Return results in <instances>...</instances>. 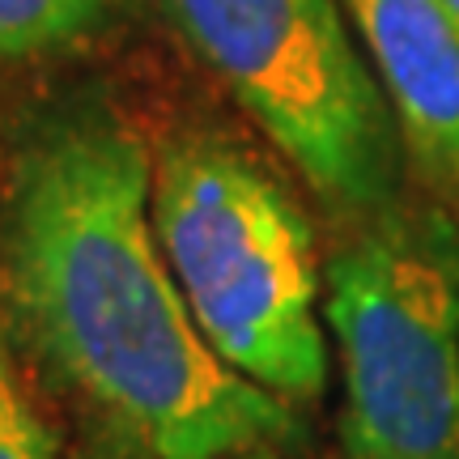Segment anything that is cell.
Masks as SVG:
<instances>
[{"instance_id": "10", "label": "cell", "mask_w": 459, "mask_h": 459, "mask_svg": "<svg viewBox=\"0 0 459 459\" xmlns=\"http://www.w3.org/2000/svg\"><path fill=\"white\" fill-rule=\"evenodd\" d=\"M247 459H277V451H264V455H247Z\"/></svg>"}, {"instance_id": "5", "label": "cell", "mask_w": 459, "mask_h": 459, "mask_svg": "<svg viewBox=\"0 0 459 459\" xmlns=\"http://www.w3.org/2000/svg\"><path fill=\"white\" fill-rule=\"evenodd\" d=\"M434 200L459 221V26L438 0H341Z\"/></svg>"}, {"instance_id": "2", "label": "cell", "mask_w": 459, "mask_h": 459, "mask_svg": "<svg viewBox=\"0 0 459 459\" xmlns=\"http://www.w3.org/2000/svg\"><path fill=\"white\" fill-rule=\"evenodd\" d=\"M153 234L200 336L234 375L285 404L328 387L324 273L311 221L260 153L209 124L153 149Z\"/></svg>"}, {"instance_id": "7", "label": "cell", "mask_w": 459, "mask_h": 459, "mask_svg": "<svg viewBox=\"0 0 459 459\" xmlns=\"http://www.w3.org/2000/svg\"><path fill=\"white\" fill-rule=\"evenodd\" d=\"M0 459H56L51 429L34 404L30 361L13 336L0 298Z\"/></svg>"}, {"instance_id": "3", "label": "cell", "mask_w": 459, "mask_h": 459, "mask_svg": "<svg viewBox=\"0 0 459 459\" xmlns=\"http://www.w3.org/2000/svg\"><path fill=\"white\" fill-rule=\"evenodd\" d=\"M264 141L328 209L366 221L400 200L404 141L341 0H158Z\"/></svg>"}, {"instance_id": "4", "label": "cell", "mask_w": 459, "mask_h": 459, "mask_svg": "<svg viewBox=\"0 0 459 459\" xmlns=\"http://www.w3.org/2000/svg\"><path fill=\"white\" fill-rule=\"evenodd\" d=\"M344 459H459V221L395 200L328 260Z\"/></svg>"}, {"instance_id": "8", "label": "cell", "mask_w": 459, "mask_h": 459, "mask_svg": "<svg viewBox=\"0 0 459 459\" xmlns=\"http://www.w3.org/2000/svg\"><path fill=\"white\" fill-rule=\"evenodd\" d=\"M73 459H141L132 446H124L119 438L111 434H102V429H85V438L77 443Z\"/></svg>"}, {"instance_id": "9", "label": "cell", "mask_w": 459, "mask_h": 459, "mask_svg": "<svg viewBox=\"0 0 459 459\" xmlns=\"http://www.w3.org/2000/svg\"><path fill=\"white\" fill-rule=\"evenodd\" d=\"M438 4H443V9H446V17H451V22H455V26H459V0H438Z\"/></svg>"}, {"instance_id": "1", "label": "cell", "mask_w": 459, "mask_h": 459, "mask_svg": "<svg viewBox=\"0 0 459 459\" xmlns=\"http://www.w3.org/2000/svg\"><path fill=\"white\" fill-rule=\"evenodd\" d=\"M153 149L102 85L26 102L0 141V298L43 375L141 459H247L298 412L200 336L149 213Z\"/></svg>"}, {"instance_id": "6", "label": "cell", "mask_w": 459, "mask_h": 459, "mask_svg": "<svg viewBox=\"0 0 459 459\" xmlns=\"http://www.w3.org/2000/svg\"><path fill=\"white\" fill-rule=\"evenodd\" d=\"M132 0H0V68H34L99 43Z\"/></svg>"}]
</instances>
